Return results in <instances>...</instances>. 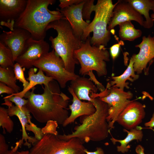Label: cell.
I'll return each instance as SVG.
<instances>
[{
    "label": "cell",
    "mask_w": 154,
    "mask_h": 154,
    "mask_svg": "<svg viewBox=\"0 0 154 154\" xmlns=\"http://www.w3.org/2000/svg\"><path fill=\"white\" fill-rule=\"evenodd\" d=\"M70 81L69 86L79 100L92 101L90 93H97L98 88L90 78L79 76Z\"/></svg>",
    "instance_id": "19"
},
{
    "label": "cell",
    "mask_w": 154,
    "mask_h": 154,
    "mask_svg": "<svg viewBox=\"0 0 154 154\" xmlns=\"http://www.w3.org/2000/svg\"><path fill=\"white\" fill-rule=\"evenodd\" d=\"M91 38L89 36L74 53V58L80 65L79 74L84 76L94 70L99 77L105 76L108 73L106 62L110 61V53L104 45H92Z\"/></svg>",
    "instance_id": "5"
},
{
    "label": "cell",
    "mask_w": 154,
    "mask_h": 154,
    "mask_svg": "<svg viewBox=\"0 0 154 154\" xmlns=\"http://www.w3.org/2000/svg\"><path fill=\"white\" fill-rule=\"evenodd\" d=\"M118 25L119 36L122 40L133 41L142 35L141 31L136 29L131 21L121 23Z\"/></svg>",
    "instance_id": "24"
},
{
    "label": "cell",
    "mask_w": 154,
    "mask_h": 154,
    "mask_svg": "<svg viewBox=\"0 0 154 154\" xmlns=\"http://www.w3.org/2000/svg\"><path fill=\"white\" fill-rule=\"evenodd\" d=\"M134 21L143 26L145 20L142 16L126 0H118L114 7L107 29L111 32H114V28L120 23Z\"/></svg>",
    "instance_id": "12"
},
{
    "label": "cell",
    "mask_w": 154,
    "mask_h": 154,
    "mask_svg": "<svg viewBox=\"0 0 154 154\" xmlns=\"http://www.w3.org/2000/svg\"><path fill=\"white\" fill-rule=\"evenodd\" d=\"M9 146L6 143L4 136L0 134V154H6L9 151Z\"/></svg>",
    "instance_id": "34"
},
{
    "label": "cell",
    "mask_w": 154,
    "mask_h": 154,
    "mask_svg": "<svg viewBox=\"0 0 154 154\" xmlns=\"http://www.w3.org/2000/svg\"><path fill=\"white\" fill-rule=\"evenodd\" d=\"M50 46L44 39L37 40L31 38L23 52L15 62L23 68L30 69L34 63L49 52Z\"/></svg>",
    "instance_id": "11"
},
{
    "label": "cell",
    "mask_w": 154,
    "mask_h": 154,
    "mask_svg": "<svg viewBox=\"0 0 154 154\" xmlns=\"http://www.w3.org/2000/svg\"><path fill=\"white\" fill-rule=\"evenodd\" d=\"M92 99V102L96 108L95 112L91 115L80 117L81 124L76 126L75 131L70 134H58L60 139L67 140L76 137L84 143L90 141H101L108 137L110 133L107 120L108 115V105L99 97Z\"/></svg>",
    "instance_id": "3"
},
{
    "label": "cell",
    "mask_w": 154,
    "mask_h": 154,
    "mask_svg": "<svg viewBox=\"0 0 154 154\" xmlns=\"http://www.w3.org/2000/svg\"><path fill=\"white\" fill-rule=\"evenodd\" d=\"M3 93H6L11 95L15 93V92L10 87L3 83L0 82V94L1 95Z\"/></svg>",
    "instance_id": "35"
},
{
    "label": "cell",
    "mask_w": 154,
    "mask_h": 154,
    "mask_svg": "<svg viewBox=\"0 0 154 154\" xmlns=\"http://www.w3.org/2000/svg\"><path fill=\"white\" fill-rule=\"evenodd\" d=\"M9 115L7 109L0 107V126L3 129V133H5V129L7 132L11 133L13 129L14 124Z\"/></svg>",
    "instance_id": "27"
},
{
    "label": "cell",
    "mask_w": 154,
    "mask_h": 154,
    "mask_svg": "<svg viewBox=\"0 0 154 154\" xmlns=\"http://www.w3.org/2000/svg\"><path fill=\"white\" fill-rule=\"evenodd\" d=\"M37 70V69L33 67L29 69L28 72V77L27 78V80L29 81V83L25 90L10 95H16L23 98L27 92L34 87L36 85L43 84L44 85H46L53 80L52 77L45 75L41 69H39L38 72L35 73Z\"/></svg>",
    "instance_id": "21"
},
{
    "label": "cell",
    "mask_w": 154,
    "mask_h": 154,
    "mask_svg": "<svg viewBox=\"0 0 154 154\" xmlns=\"http://www.w3.org/2000/svg\"><path fill=\"white\" fill-rule=\"evenodd\" d=\"M117 2L113 4L112 0H98L94 5V18L84 32L82 40L85 41L93 32L90 43L92 45L107 46L110 40L111 35L107 28L112 16L114 9Z\"/></svg>",
    "instance_id": "6"
},
{
    "label": "cell",
    "mask_w": 154,
    "mask_h": 154,
    "mask_svg": "<svg viewBox=\"0 0 154 154\" xmlns=\"http://www.w3.org/2000/svg\"><path fill=\"white\" fill-rule=\"evenodd\" d=\"M32 37L27 30L20 28H14L9 31H3L0 35V42L4 44L11 50L14 60L25 50L29 40Z\"/></svg>",
    "instance_id": "13"
},
{
    "label": "cell",
    "mask_w": 154,
    "mask_h": 154,
    "mask_svg": "<svg viewBox=\"0 0 154 154\" xmlns=\"http://www.w3.org/2000/svg\"><path fill=\"white\" fill-rule=\"evenodd\" d=\"M86 154H104V152L103 149L100 147H97L96 150L94 152L89 151L86 149L84 150Z\"/></svg>",
    "instance_id": "37"
},
{
    "label": "cell",
    "mask_w": 154,
    "mask_h": 154,
    "mask_svg": "<svg viewBox=\"0 0 154 154\" xmlns=\"http://www.w3.org/2000/svg\"><path fill=\"white\" fill-rule=\"evenodd\" d=\"M84 1L63 9H56L68 21L75 36L81 39L90 23L84 21L83 18L82 11Z\"/></svg>",
    "instance_id": "16"
},
{
    "label": "cell",
    "mask_w": 154,
    "mask_h": 154,
    "mask_svg": "<svg viewBox=\"0 0 154 154\" xmlns=\"http://www.w3.org/2000/svg\"><path fill=\"white\" fill-rule=\"evenodd\" d=\"M153 131H154V129H153Z\"/></svg>",
    "instance_id": "43"
},
{
    "label": "cell",
    "mask_w": 154,
    "mask_h": 154,
    "mask_svg": "<svg viewBox=\"0 0 154 154\" xmlns=\"http://www.w3.org/2000/svg\"><path fill=\"white\" fill-rule=\"evenodd\" d=\"M68 90L72 96V103L69 106L71 113L62 125L64 127L73 123L78 117L84 115H91L96 111V108L92 102H82L77 97L69 86Z\"/></svg>",
    "instance_id": "17"
},
{
    "label": "cell",
    "mask_w": 154,
    "mask_h": 154,
    "mask_svg": "<svg viewBox=\"0 0 154 154\" xmlns=\"http://www.w3.org/2000/svg\"><path fill=\"white\" fill-rule=\"evenodd\" d=\"M142 128L141 127L137 126L129 131L124 129L123 130L127 133V135L126 137L123 140L117 139L112 137L111 140L114 144H115L117 142H119L120 144V146L117 147V151L123 153L127 152L130 148L128 144L131 141L133 140L141 141L143 136Z\"/></svg>",
    "instance_id": "23"
},
{
    "label": "cell",
    "mask_w": 154,
    "mask_h": 154,
    "mask_svg": "<svg viewBox=\"0 0 154 154\" xmlns=\"http://www.w3.org/2000/svg\"><path fill=\"white\" fill-rule=\"evenodd\" d=\"M33 66L41 69L47 76L52 77L62 88H65L68 82L79 76L66 70L63 60L53 49L36 61Z\"/></svg>",
    "instance_id": "9"
},
{
    "label": "cell",
    "mask_w": 154,
    "mask_h": 154,
    "mask_svg": "<svg viewBox=\"0 0 154 154\" xmlns=\"http://www.w3.org/2000/svg\"><path fill=\"white\" fill-rule=\"evenodd\" d=\"M135 150L137 154H145L144 148L140 145H139L136 146Z\"/></svg>",
    "instance_id": "39"
},
{
    "label": "cell",
    "mask_w": 154,
    "mask_h": 154,
    "mask_svg": "<svg viewBox=\"0 0 154 154\" xmlns=\"http://www.w3.org/2000/svg\"><path fill=\"white\" fill-rule=\"evenodd\" d=\"M51 29L55 30L57 33L56 37L50 36L49 38L52 47L63 60L66 70L74 73L75 65L79 62L74 58V53L80 48L82 40L74 35L65 17L50 23L47 27L46 31Z\"/></svg>",
    "instance_id": "4"
},
{
    "label": "cell",
    "mask_w": 154,
    "mask_h": 154,
    "mask_svg": "<svg viewBox=\"0 0 154 154\" xmlns=\"http://www.w3.org/2000/svg\"><path fill=\"white\" fill-rule=\"evenodd\" d=\"M32 145L29 154H86L83 143L76 137L65 140L46 133Z\"/></svg>",
    "instance_id": "7"
},
{
    "label": "cell",
    "mask_w": 154,
    "mask_h": 154,
    "mask_svg": "<svg viewBox=\"0 0 154 154\" xmlns=\"http://www.w3.org/2000/svg\"><path fill=\"white\" fill-rule=\"evenodd\" d=\"M151 17L154 20V12L151 14Z\"/></svg>",
    "instance_id": "42"
},
{
    "label": "cell",
    "mask_w": 154,
    "mask_h": 154,
    "mask_svg": "<svg viewBox=\"0 0 154 154\" xmlns=\"http://www.w3.org/2000/svg\"><path fill=\"white\" fill-rule=\"evenodd\" d=\"M145 126L146 127L152 128L154 127V112L150 120L145 123Z\"/></svg>",
    "instance_id": "38"
},
{
    "label": "cell",
    "mask_w": 154,
    "mask_h": 154,
    "mask_svg": "<svg viewBox=\"0 0 154 154\" xmlns=\"http://www.w3.org/2000/svg\"><path fill=\"white\" fill-rule=\"evenodd\" d=\"M3 99L4 102L1 104L8 107L7 111L10 117L15 116L18 118L22 127V139L16 143L15 147L18 149L23 144L30 148L31 145L42 137L44 134L41 129L31 121V113L25 106L20 108L14 106L8 99Z\"/></svg>",
    "instance_id": "8"
},
{
    "label": "cell",
    "mask_w": 154,
    "mask_h": 154,
    "mask_svg": "<svg viewBox=\"0 0 154 154\" xmlns=\"http://www.w3.org/2000/svg\"><path fill=\"white\" fill-rule=\"evenodd\" d=\"M6 154H19V151L14 148L11 150H9Z\"/></svg>",
    "instance_id": "40"
},
{
    "label": "cell",
    "mask_w": 154,
    "mask_h": 154,
    "mask_svg": "<svg viewBox=\"0 0 154 154\" xmlns=\"http://www.w3.org/2000/svg\"><path fill=\"white\" fill-rule=\"evenodd\" d=\"M59 85L53 79L42 87V94L35 93L34 87L25 94L24 97L28 100L25 106L37 121L45 123L52 120L62 125L69 116L70 98L60 91Z\"/></svg>",
    "instance_id": "1"
},
{
    "label": "cell",
    "mask_w": 154,
    "mask_h": 154,
    "mask_svg": "<svg viewBox=\"0 0 154 154\" xmlns=\"http://www.w3.org/2000/svg\"><path fill=\"white\" fill-rule=\"evenodd\" d=\"M15 61L10 49L0 42V65L3 68H14Z\"/></svg>",
    "instance_id": "26"
},
{
    "label": "cell",
    "mask_w": 154,
    "mask_h": 154,
    "mask_svg": "<svg viewBox=\"0 0 154 154\" xmlns=\"http://www.w3.org/2000/svg\"><path fill=\"white\" fill-rule=\"evenodd\" d=\"M135 46L140 49L139 53L134 54L131 56L134 61L133 68L137 74L145 71L148 63H151L154 58V36L149 35L142 37L141 42Z\"/></svg>",
    "instance_id": "14"
},
{
    "label": "cell",
    "mask_w": 154,
    "mask_h": 154,
    "mask_svg": "<svg viewBox=\"0 0 154 154\" xmlns=\"http://www.w3.org/2000/svg\"><path fill=\"white\" fill-rule=\"evenodd\" d=\"M90 76V79L92 81H93L97 85V87L101 92H104L106 90L102 84L98 82L95 77L94 74L92 72V71H89L87 74Z\"/></svg>",
    "instance_id": "36"
},
{
    "label": "cell",
    "mask_w": 154,
    "mask_h": 154,
    "mask_svg": "<svg viewBox=\"0 0 154 154\" xmlns=\"http://www.w3.org/2000/svg\"><path fill=\"white\" fill-rule=\"evenodd\" d=\"M55 1L54 0H27L26 8L15 21L14 27L27 30L35 40L44 39L48 25L64 17L57 9L53 11L48 9V6Z\"/></svg>",
    "instance_id": "2"
},
{
    "label": "cell",
    "mask_w": 154,
    "mask_h": 154,
    "mask_svg": "<svg viewBox=\"0 0 154 154\" xmlns=\"http://www.w3.org/2000/svg\"><path fill=\"white\" fill-rule=\"evenodd\" d=\"M133 64L134 61L131 57L128 67L123 73L119 76H112V80L107 83L106 88L116 87L122 90H124L125 88L129 89V83L126 81L129 80L133 82L138 79L139 77V75L135 74Z\"/></svg>",
    "instance_id": "20"
},
{
    "label": "cell",
    "mask_w": 154,
    "mask_h": 154,
    "mask_svg": "<svg viewBox=\"0 0 154 154\" xmlns=\"http://www.w3.org/2000/svg\"><path fill=\"white\" fill-rule=\"evenodd\" d=\"M58 125L56 121L49 120L46 122V125L41 129V131L44 134L49 133L57 135L58 133L57 128Z\"/></svg>",
    "instance_id": "30"
},
{
    "label": "cell",
    "mask_w": 154,
    "mask_h": 154,
    "mask_svg": "<svg viewBox=\"0 0 154 154\" xmlns=\"http://www.w3.org/2000/svg\"><path fill=\"white\" fill-rule=\"evenodd\" d=\"M124 44V43L123 40H121L118 43L114 44L110 48V54L113 60H114L118 56L121 45H123Z\"/></svg>",
    "instance_id": "32"
},
{
    "label": "cell",
    "mask_w": 154,
    "mask_h": 154,
    "mask_svg": "<svg viewBox=\"0 0 154 154\" xmlns=\"http://www.w3.org/2000/svg\"><path fill=\"white\" fill-rule=\"evenodd\" d=\"M145 107L144 105L133 100L119 114L116 122L127 130L136 128L145 117Z\"/></svg>",
    "instance_id": "15"
},
{
    "label": "cell",
    "mask_w": 154,
    "mask_h": 154,
    "mask_svg": "<svg viewBox=\"0 0 154 154\" xmlns=\"http://www.w3.org/2000/svg\"><path fill=\"white\" fill-rule=\"evenodd\" d=\"M29 151H22L21 152H19V154H29Z\"/></svg>",
    "instance_id": "41"
},
{
    "label": "cell",
    "mask_w": 154,
    "mask_h": 154,
    "mask_svg": "<svg viewBox=\"0 0 154 154\" xmlns=\"http://www.w3.org/2000/svg\"><path fill=\"white\" fill-rule=\"evenodd\" d=\"M141 15L145 18L144 27L150 29L153 25L154 20L149 16V11L154 12V0H126Z\"/></svg>",
    "instance_id": "22"
},
{
    "label": "cell",
    "mask_w": 154,
    "mask_h": 154,
    "mask_svg": "<svg viewBox=\"0 0 154 154\" xmlns=\"http://www.w3.org/2000/svg\"><path fill=\"white\" fill-rule=\"evenodd\" d=\"M94 0H85L82 11L83 19H85L86 22L90 23L91 15L94 11Z\"/></svg>",
    "instance_id": "29"
},
{
    "label": "cell",
    "mask_w": 154,
    "mask_h": 154,
    "mask_svg": "<svg viewBox=\"0 0 154 154\" xmlns=\"http://www.w3.org/2000/svg\"><path fill=\"white\" fill-rule=\"evenodd\" d=\"M0 81L12 88L15 93L20 90V87L16 84L13 67L3 68L0 66Z\"/></svg>",
    "instance_id": "25"
},
{
    "label": "cell",
    "mask_w": 154,
    "mask_h": 154,
    "mask_svg": "<svg viewBox=\"0 0 154 154\" xmlns=\"http://www.w3.org/2000/svg\"><path fill=\"white\" fill-rule=\"evenodd\" d=\"M107 88L109 90L108 94L105 96L99 98L108 106V115L107 120L110 131L114 128V124L119 114L133 100H130L132 98L133 94L130 91L125 92L116 87Z\"/></svg>",
    "instance_id": "10"
},
{
    "label": "cell",
    "mask_w": 154,
    "mask_h": 154,
    "mask_svg": "<svg viewBox=\"0 0 154 154\" xmlns=\"http://www.w3.org/2000/svg\"><path fill=\"white\" fill-rule=\"evenodd\" d=\"M84 0H60L59 7L61 9L74 5L78 4L83 2Z\"/></svg>",
    "instance_id": "33"
},
{
    "label": "cell",
    "mask_w": 154,
    "mask_h": 154,
    "mask_svg": "<svg viewBox=\"0 0 154 154\" xmlns=\"http://www.w3.org/2000/svg\"><path fill=\"white\" fill-rule=\"evenodd\" d=\"M25 68L22 67L17 62L15 64L13 70L16 80H19L23 84V90H25L28 86L29 82L26 79L24 72Z\"/></svg>",
    "instance_id": "28"
},
{
    "label": "cell",
    "mask_w": 154,
    "mask_h": 154,
    "mask_svg": "<svg viewBox=\"0 0 154 154\" xmlns=\"http://www.w3.org/2000/svg\"><path fill=\"white\" fill-rule=\"evenodd\" d=\"M27 0H0V20L15 21L24 11Z\"/></svg>",
    "instance_id": "18"
},
{
    "label": "cell",
    "mask_w": 154,
    "mask_h": 154,
    "mask_svg": "<svg viewBox=\"0 0 154 154\" xmlns=\"http://www.w3.org/2000/svg\"><path fill=\"white\" fill-rule=\"evenodd\" d=\"M7 98L12 102L14 103L16 106L21 108L25 106L28 102L27 99H25L22 98L16 95L11 96L9 95L5 97L3 99Z\"/></svg>",
    "instance_id": "31"
}]
</instances>
